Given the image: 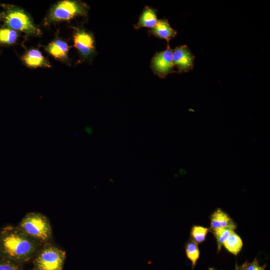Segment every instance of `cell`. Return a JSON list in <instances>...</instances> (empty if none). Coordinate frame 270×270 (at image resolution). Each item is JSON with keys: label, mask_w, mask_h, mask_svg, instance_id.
Wrapping results in <instances>:
<instances>
[{"label": "cell", "mask_w": 270, "mask_h": 270, "mask_svg": "<svg viewBox=\"0 0 270 270\" xmlns=\"http://www.w3.org/2000/svg\"><path fill=\"white\" fill-rule=\"evenodd\" d=\"M36 244L19 228H6L0 235V250L7 258L16 262L26 261L34 253Z\"/></svg>", "instance_id": "6da1fadb"}, {"label": "cell", "mask_w": 270, "mask_h": 270, "mask_svg": "<svg viewBox=\"0 0 270 270\" xmlns=\"http://www.w3.org/2000/svg\"><path fill=\"white\" fill-rule=\"evenodd\" d=\"M19 228L28 236L38 240L46 241L52 236V228L48 219L37 212L26 214Z\"/></svg>", "instance_id": "7a4b0ae2"}, {"label": "cell", "mask_w": 270, "mask_h": 270, "mask_svg": "<svg viewBox=\"0 0 270 270\" xmlns=\"http://www.w3.org/2000/svg\"><path fill=\"white\" fill-rule=\"evenodd\" d=\"M66 258L64 250L54 246L44 248L34 262L37 270H62Z\"/></svg>", "instance_id": "3957f363"}, {"label": "cell", "mask_w": 270, "mask_h": 270, "mask_svg": "<svg viewBox=\"0 0 270 270\" xmlns=\"http://www.w3.org/2000/svg\"><path fill=\"white\" fill-rule=\"evenodd\" d=\"M4 18L6 24L12 30L28 34H39L38 29L30 17L22 10H10L7 12Z\"/></svg>", "instance_id": "277c9868"}, {"label": "cell", "mask_w": 270, "mask_h": 270, "mask_svg": "<svg viewBox=\"0 0 270 270\" xmlns=\"http://www.w3.org/2000/svg\"><path fill=\"white\" fill-rule=\"evenodd\" d=\"M84 7L79 3L70 0H62L58 2L52 9L50 18L52 20H69L84 12Z\"/></svg>", "instance_id": "5b68a950"}, {"label": "cell", "mask_w": 270, "mask_h": 270, "mask_svg": "<svg viewBox=\"0 0 270 270\" xmlns=\"http://www.w3.org/2000/svg\"><path fill=\"white\" fill-rule=\"evenodd\" d=\"M152 67L154 73L162 78L174 72L172 50L169 46L165 50L155 54L152 61Z\"/></svg>", "instance_id": "8992f818"}, {"label": "cell", "mask_w": 270, "mask_h": 270, "mask_svg": "<svg viewBox=\"0 0 270 270\" xmlns=\"http://www.w3.org/2000/svg\"><path fill=\"white\" fill-rule=\"evenodd\" d=\"M194 56L188 47L182 46L172 50V59L174 66L180 72H188L193 68Z\"/></svg>", "instance_id": "52a82bcc"}, {"label": "cell", "mask_w": 270, "mask_h": 270, "mask_svg": "<svg viewBox=\"0 0 270 270\" xmlns=\"http://www.w3.org/2000/svg\"><path fill=\"white\" fill-rule=\"evenodd\" d=\"M74 46L84 56H90L94 50V40L92 35L84 30L76 32L74 38Z\"/></svg>", "instance_id": "ba28073f"}, {"label": "cell", "mask_w": 270, "mask_h": 270, "mask_svg": "<svg viewBox=\"0 0 270 270\" xmlns=\"http://www.w3.org/2000/svg\"><path fill=\"white\" fill-rule=\"evenodd\" d=\"M210 220V228L212 230L222 228L234 230L236 228L232 220L220 208L212 214Z\"/></svg>", "instance_id": "9c48e42d"}, {"label": "cell", "mask_w": 270, "mask_h": 270, "mask_svg": "<svg viewBox=\"0 0 270 270\" xmlns=\"http://www.w3.org/2000/svg\"><path fill=\"white\" fill-rule=\"evenodd\" d=\"M150 32L156 36L164 39L168 42L176 34V31L171 28L166 20H158L156 25L152 28Z\"/></svg>", "instance_id": "30bf717a"}, {"label": "cell", "mask_w": 270, "mask_h": 270, "mask_svg": "<svg viewBox=\"0 0 270 270\" xmlns=\"http://www.w3.org/2000/svg\"><path fill=\"white\" fill-rule=\"evenodd\" d=\"M46 50L55 58L62 59L67 56L68 46L65 42L56 40L50 43Z\"/></svg>", "instance_id": "8fae6325"}, {"label": "cell", "mask_w": 270, "mask_h": 270, "mask_svg": "<svg viewBox=\"0 0 270 270\" xmlns=\"http://www.w3.org/2000/svg\"><path fill=\"white\" fill-rule=\"evenodd\" d=\"M22 60L26 64L31 67L48 66L42 54L37 50L28 51L23 56Z\"/></svg>", "instance_id": "7c38bea8"}, {"label": "cell", "mask_w": 270, "mask_h": 270, "mask_svg": "<svg viewBox=\"0 0 270 270\" xmlns=\"http://www.w3.org/2000/svg\"><path fill=\"white\" fill-rule=\"evenodd\" d=\"M156 14L154 10L146 7L143 11L136 28L142 27L153 28L158 22Z\"/></svg>", "instance_id": "4fadbf2b"}, {"label": "cell", "mask_w": 270, "mask_h": 270, "mask_svg": "<svg viewBox=\"0 0 270 270\" xmlns=\"http://www.w3.org/2000/svg\"><path fill=\"white\" fill-rule=\"evenodd\" d=\"M240 238L234 232H232L224 242L223 246L230 253L237 255L242 246Z\"/></svg>", "instance_id": "5bb4252c"}, {"label": "cell", "mask_w": 270, "mask_h": 270, "mask_svg": "<svg viewBox=\"0 0 270 270\" xmlns=\"http://www.w3.org/2000/svg\"><path fill=\"white\" fill-rule=\"evenodd\" d=\"M212 230L216 240L218 250L221 248L224 242L234 232V230L222 228L214 229Z\"/></svg>", "instance_id": "9a60e30c"}, {"label": "cell", "mask_w": 270, "mask_h": 270, "mask_svg": "<svg viewBox=\"0 0 270 270\" xmlns=\"http://www.w3.org/2000/svg\"><path fill=\"white\" fill-rule=\"evenodd\" d=\"M18 38L16 32L10 28H0V43L12 44L14 43Z\"/></svg>", "instance_id": "2e32d148"}, {"label": "cell", "mask_w": 270, "mask_h": 270, "mask_svg": "<svg viewBox=\"0 0 270 270\" xmlns=\"http://www.w3.org/2000/svg\"><path fill=\"white\" fill-rule=\"evenodd\" d=\"M186 251L188 258L194 266L200 256V250L196 242L194 241L189 242L186 246Z\"/></svg>", "instance_id": "e0dca14e"}, {"label": "cell", "mask_w": 270, "mask_h": 270, "mask_svg": "<svg viewBox=\"0 0 270 270\" xmlns=\"http://www.w3.org/2000/svg\"><path fill=\"white\" fill-rule=\"evenodd\" d=\"M208 229L201 226H194L192 230V236L196 242H202L206 238Z\"/></svg>", "instance_id": "ac0fdd59"}, {"label": "cell", "mask_w": 270, "mask_h": 270, "mask_svg": "<svg viewBox=\"0 0 270 270\" xmlns=\"http://www.w3.org/2000/svg\"><path fill=\"white\" fill-rule=\"evenodd\" d=\"M0 270H20L14 262L8 260L0 261Z\"/></svg>", "instance_id": "d6986e66"}, {"label": "cell", "mask_w": 270, "mask_h": 270, "mask_svg": "<svg viewBox=\"0 0 270 270\" xmlns=\"http://www.w3.org/2000/svg\"><path fill=\"white\" fill-rule=\"evenodd\" d=\"M264 266H260L256 260L252 262L244 264L242 270H264Z\"/></svg>", "instance_id": "ffe728a7"}, {"label": "cell", "mask_w": 270, "mask_h": 270, "mask_svg": "<svg viewBox=\"0 0 270 270\" xmlns=\"http://www.w3.org/2000/svg\"><path fill=\"white\" fill-rule=\"evenodd\" d=\"M210 270H214L213 268H210Z\"/></svg>", "instance_id": "44dd1931"}, {"label": "cell", "mask_w": 270, "mask_h": 270, "mask_svg": "<svg viewBox=\"0 0 270 270\" xmlns=\"http://www.w3.org/2000/svg\"></svg>", "instance_id": "7402d4cb"}]
</instances>
